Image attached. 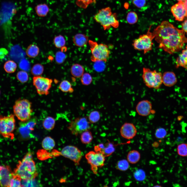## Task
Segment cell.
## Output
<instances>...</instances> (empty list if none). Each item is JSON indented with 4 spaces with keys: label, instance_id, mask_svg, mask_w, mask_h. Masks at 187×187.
<instances>
[{
    "label": "cell",
    "instance_id": "6da1fadb",
    "mask_svg": "<svg viewBox=\"0 0 187 187\" xmlns=\"http://www.w3.org/2000/svg\"><path fill=\"white\" fill-rule=\"evenodd\" d=\"M152 33L159 48L170 54L180 51L187 37L182 30L179 29L167 21H163L154 29Z\"/></svg>",
    "mask_w": 187,
    "mask_h": 187
},
{
    "label": "cell",
    "instance_id": "7a4b0ae2",
    "mask_svg": "<svg viewBox=\"0 0 187 187\" xmlns=\"http://www.w3.org/2000/svg\"><path fill=\"white\" fill-rule=\"evenodd\" d=\"M13 172L23 180L35 179L38 175V173L30 152H27L21 161H19Z\"/></svg>",
    "mask_w": 187,
    "mask_h": 187
},
{
    "label": "cell",
    "instance_id": "3957f363",
    "mask_svg": "<svg viewBox=\"0 0 187 187\" xmlns=\"http://www.w3.org/2000/svg\"><path fill=\"white\" fill-rule=\"evenodd\" d=\"M94 18L97 22L101 24L105 30L109 29L111 26L117 28L119 25L116 14L112 13L110 7L99 10L94 15Z\"/></svg>",
    "mask_w": 187,
    "mask_h": 187
},
{
    "label": "cell",
    "instance_id": "277c9868",
    "mask_svg": "<svg viewBox=\"0 0 187 187\" xmlns=\"http://www.w3.org/2000/svg\"><path fill=\"white\" fill-rule=\"evenodd\" d=\"M14 115L22 122H26L31 118L33 110L32 103L25 99H19L15 102L13 106Z\"/></svg>",
    "mask_w": 187,
    "mask_h": 187
},
{
    "label": "cell",
    "instance_id": "5b68a950",
    "mask_svg": "<svg viewBox=\"0 0 187 187\" xmlns=\"http://www.w3.org/2000/svg\"><path fill=\"white\" fill-rule=\"evenodd\" d=\"M88 43L92 54L91 60L94 62L99 61L106 62L110 54L108 46L103 43L98 44L91 40L89 41Z\"/></svg>",
    "mask_w": 187,
    "mask_h": 187
},
{
    "label": "cell",
    "instance_id": "8992f818",
    "mask_svg": "<svg viewBox=\"0 0 187 187\" xmlns=\"http://www.w3.org/2000/svg\"><path fill=\"white\" fill-rule=\"evenodd\" d=\"M142 77L145 85L150 88L158 89L163 83L162 73L155 70L143 68Z\"/></svg>",
    "mask_w": 187,
    "mask_h": 187
},
{
    "label": "cell",
    "instance_id": "52a82bcc",
    "mask_svg": "<svg viewBox=\"0 0 187 187\" xmlns=\"http://www.w3.org/2000/svg\"><path fill=\"white\" fill-rule=\"evenodd\" d=\"M14 115L6 116L0 115V134L4 137L13 139V133L16 127Z\"/></svg>",
    "mask_w": 187,
    "mask_h": 187
},
{
    "label": "cell",
    "instance_id": "ba28073f",
    "mask_svg": "<svg viewBox=\"0 0 187 187\" xmlns=\"http://www.w3.org/2000/svg\"><path fill=\"white\" fill-rule=\"evenodd\" d=\"M154 36L150 31L149 29L146 34L140 35L133 40L132 45L134 49L139 51H143L144 54L152 50V42Z\"/></svg>",
    "mask_w": 187,
    "mask_h": 187
},
{
    "label": "cell",
    "instance_id": "9c48e42d",
    "mask_svg": "<svg viewBox=\"0 0 187 187\" xmlns=\"http://www.w3.org/2000/svg\"><path fill=\"white\" fill-rule=\"evenodd\" d=\"M90 123L86 117H77L69 123L68 128L72 134L77 136L84 131L89 130Z\"/></svg>",
    "mask_w": 187,
    "mask_h": 187
},
{
    "label": "cell",
    "instance_id": "30bf717a",
    "mask_svg": "<svg viewBox=\"0 0 187 187\" xmlns=\"http://www.w3.org/2000/svg\"><path fill=\"white\" fill-rule=\"evenodd\" d=\"M53 81L51 79L40 76L33 78V83L37 93L40 95H47L49 94V90L52 86Z\"/></svg>",
    "mask_w": 187,
    "mask_h": 187
},
{
    "label": "cell",
    "instance_id": "8fae6325",
    "mask_svg": "<svg viewBox=\"0 0 187 187\" xmlns=\"http://www.w3.org/2000/svg\"><path fill=\"white\" fill-rule=\"evenodd\" d=\"M85 157L88 163L91 166V169L94 173L97 172L98 167L104 165L105 157L101 153L91 151L87 153Z\"/></svg>",
    "mask_w": 187,
    "mask_h": 187
},
{
    "label": "cell",
    "instance_id": "7c38bea8",
    "mask_svg": "<svg viewBox=\"0 0 187 187\" xmlns=\"http://www.w3.org/2000/svg\"><path fill=\"white\" fill-rule=\"evenodd\" d=\"M61 153L62 156L72 161L76 166L79 164L82 156V153L80 150L76 147L71 145L64 147Z\"/></svg>",
    "mask_w": 187,
    "mask_h": 187
},
{
    "label": "cell",
    "instance_id": "4fadbf2b",
    "mask_svg": "<svg viewBox=\"0 0 187 187\" xmlns=\"http://www.w3.org/2000/svg\"><path fill=\"white\" fill-rule=\"evenodd\" d=\"M36 123V119L33 118L20 124L18 132L19 136L22 139L27 140L30 138L31 132L34 130Z\"/></svg>",
    "mask_w": 187,
    "mask_h": 187
},
{
    "label": "cell",
    "instance_id": "5bb4252c",
    "mask_svg": "<svg viewBox=\"0 0 187 187\" xmlns=\"http://www.w3.org/2000/svg\"><path fill=\"white\" fill-rule=\"evenodd\" d=\"M171 11L176 20L183 21L187 14V5L185 3L179 2L173 5Z\"/></svg>",
    "mask_w": 187,
    "mask_h": 187
},
{
    "label": "cell",
    "instance_id": "9a60e30c",
    "mask_svg": "<svg viewBox=\"0 0 187 187\" xmlns=\"http://www.w3.org/2000/svg\"><path fill=\"white\" fill-rule=\"evenodd\" d=\"M137 132L136 128L132 123H125L121 127L120 134L122 137L127 139L133 138Z\"/></svg>",
    "mask_w": 187,
    "mask_h": 187
},
{
    "label": "cell",
    "instance_id": "2e32d148",
    "mask_svg": "<svg viewBox=\"0 0 187 187\" xmlns=\"http://www.w3.org/2000/svg\"><path fill=\"white\" fill-rule=\"evenodd\" d=\"M152 105L151 102L147 100H142L139 102L136 107L137 112L140 115L147 116L151 113Z\"/></svg>",
    "mask_w": 187,
    "mask_h": 187
},
{
    "label": "cell",
    "instance_id": "e0dca14e",
    "mask_svg": "<svg viewBox=\"0 0 187 187\" xmlns=\"http://www.w3.org/2000/svg\"><path fill=\"white\" fill-rule=\"evenodd\" d=\"M163 83L165 86H172L177 83V78L175 74L172 71H166L162 75Z\"/></svg>",
    "mask_w": 187,
    "mask_h": 187
},
{
    "label": "cell",
    "instance_id": "ac0fdd59",
    "mask_svg": "<svg viewBox=\"0 0 187 187\" xmlns=\"http://www.w3.org/2000/svg\"><path fill=\"white\" fill-rule=\"evenodd\" d=\"M73 41L76 46L82 47L86 45L88 42V37L84 34H77L73 37Z\"/></svg>",
    "mask_w": 187,
    "mask_h": 187
},
{
    "label": "cell",
    "instance_id": "d6986e66",
    "mask_svg": "<svg viewBox=\"0 0 187 187\" xmlns=\"http://www.w3.org/2000/svg\"><path fill=\"white\" fill-rule=\"evenodd\" d=\"M176 63V68L181 66L187 70V49L182 50L177 58Z\"/></svg>",
    "mask_w": 187,
    "mask_h": 187
},
{
    "label": "cell",
    "instance_id": "ffe728a7",
    "mask_svg": "<svg viewBox=\"0 0 187 187\" xmlns=\"http://www.w3.org/2000/svg\"><path fill=\"white\" fill-rule=\"evenodd\" d=\"M70 72L71 75L74 77L79 78L81 77L84 73V69L80 64H75L71 66Z\"/></svg>",
    "mask_w": 187,
    "mask_h": 187
},
{
    "label": "cell",
    "instance_id": "44dd1931",
    "mask_svg": "<svg viewBox=\"0 0 187 187\" xmlns=\"http://www.w3.org/2000/svg\"><path fill=\"white\" fill-rule=\"evenodd\" d=\"M141 155L139 152L137 150H133L130 151L127 156V160L130 163L135 164L137 163L139 160Z\"/></svg>",
    "mask_w": 187,
    "mask_h": 187
},
{
    "label": "cell",
    "instance_id": "7402d4cb",
    "mask_svg": "<svg viewBox=\"0 0 187 187\" xmlns=\"http://www.w3.org/2000/svg\"><path fill=\"white\" fill-rule=\"evenodd\" d=\"M55 145L54 140L50 136L45 137L42 142V146L44 149L50 150L53 149Z\"/></svg>",
    "mask_w": 187,
    "mask_h": 187
},
{
    "label": "cell",
    "instance_id": "603a6c76",
    "mask_svg": "<svg viewBox=\"0 0 187 187\" xmlns=\"http://www.w3.org/2000/svg\"><path fill=\"white\" fill-rule=\"evenodd\" d=\"M115 150L114 145L109 141L106 143L103 148L99 152L102 153L105 157L109 156L111 155Z\"/></svg>",
    "mask_w": 187,
    "mask_h": 187
},
{
    "label": "cell",
    "instance_id": "cb8c5ba5",
    "mask_svg": "<svg viewBox=\"0 0 187 187\" xmlns=\"http://www.w3.org/2000/svg\"><path fill=\"white\" fill-rule=\"evenodd\" d=\"M38 47L36 45L31 44L27 48L26 52L27 56L30 58H33L37 56L39 53Z\"/></svg>",
    "mask_w": 187,
    "mask_h": 187
},
{
    "label": "cell",
    "instance_id": "d4e9b609",
    "mask_svg": "<svg viewBox=\"0 0 187 187\" xmlns=\"http://www.w3.org/2000/svg\"><path fill=\"white\" fill-rule=\"evenodd\" d=\"M42 124L45 129L48 130H52L54 128L55 121L52 117L48 116L44 120Z\"/></svg>",
    "mask_w": 187,
    "mask_h": 187
},
{
    "label": "cell",
    "instance_id": "484cf974",
    "mask_svg": "<svg viewBox=\"0 0 187 187\" xmlns=\"http://www.w3.org/2000/svg\"><path fill=\"white\" fill-rule=\"evenodd\" d=\"M36 12L40 17L46 16L49 11L48 6L45 4H41L37 5L35 8Z\"/></svg>",
    "mask_w": 187,
    "mask_h": 187
},
{
    "label": "cell",
    "instance_id": "4316f807",
    "mask_svg": "<svg viewBox=\"0 0 187 187\" xmlns=\"http://www.w3.org/2000/svg\"><path fill=\"white\" fill-rule=\"evenodd\" d=\"M58 88L63 92L71 93L74 91V89L72 87L71 83L67 80H64L62 81L60 83Z\"/></svg>",
    "mask_w": 187,
    "mask_h": 187
},
{
    "label": "cell",
    "instance_id": "83f0119b",
    "mask_svg": "<svg viewBox=\"0 0 187 187\" xmlns=\"http://www.w3.org/2000/svg\"><path fill=\"white\" fill-rule=\"evenodd\" d=\"M81 134L80 140L83 144H88L91 142L93 139L92 133L89 130H86Z\"/></svg>",
    "mask_w": 187,
    "mask_h": 187
},
{
    "label": "cell",
    "instance_id": "f1b7e54d",
    "mask_svg": "<svg viewBox=\"0 0 187 187\" xmlns=\"http://www.w3.org/2000/svg\"><path fill=\"white\" fill-rule=\"evenodd\" d=\"M17 67V65L16 63L12 60H8L6 62L4 66V68L5 71L9 73L14 72Z\"/></svg>",
    "mask_w": 187,
    "mask_h": 187
},
{
    "label": "cell",
    "instance_id": "f546056e",
    "mask_svg": "<svg viewBox=\"0 0 187 187\" xmlns=\"http://www.w3.org/2000/svg\"><path fill=\"white\" fill-rule=\"evenodd\" d=\"M22 179L18 175L14 172L10 182L9 187H21Z\"/></svg>",
    "mask_w": 187,
    "mask_h": 187
},
{
    "label": "cell",
    "instance_id": "4dcf8cb0",
    "mask_svg": "<svg viewBox=\"0 0 187 187\" xmlns=\"http://www.w3.org/2000/svg\"><path fill=\"white\" fill-rule=\"evenodd\" d=\"M44 70V67L40 64H35L31 70V73L34 76H40L43 73Z\"/></svg>",
    "mask_w": 187,
    "mask_h": 187
},
{
    "label": "cell",
    "instance_id": "1f68e13d",
    "mask_svg": "<svg viewBox=\"0 0 187 187\" xmlns=\"http://www.w3.org/2000/svg\"><path fill=\"white\" fill-rule=\"evenodd\" d=\"M100 118L99 112L97 110L91 112L89 114L88 120L90 123H94L98 122Z\"/></svg>",
    "mask_w": 187,
    "mask_h": 187
},
{
    "label": "cell",
    "instance_id": "d6a6232c",
    "mask_svg": "<svg viewBox=\"0 0 187 187\" xmlns=\"http://www.w3.org/2000/svg\"><path fill=\"white\" fill-rule=\"evenodd\" d=\"M53 42L57 48H62L65 44V41L64 37L61 35L55 37Z\"/></svg>",
    "mask_w": 187,
    "mask_h": 187
},
{
    "label": "cell",
    "instance_id": "836d02e7",
    "mask_svg": "<svg viewBox=\"0 0 187 187\" xmlns=\"http://www.w3.org/2000/svg\"><path fill=\"white\" fill-rule=\"evenodd\" d=\"M127 160L122 159L119 161L116 166L117 169L120 171H124L127 170L129 167V164Z\"/></svg>",
    "mask_w": 187,
    "mask_h": 187
},
{
    "label": "cell",
    "instance_id": "e575fe53",
    "mask_svg": "<svg viewBox=\"0 0 187 187\" xmlns=\"http://www.w3.org/2000/svg\"><path fill=\"white\" fill-rule=\"evenodd\" d=\"M16 77L18 81L22 83L26 82L29 79L28 74L24 70L18 71Z\"/></svg>",
    "mask_w": 187,
    "mask_h": 187
},
{
    "label": "cell",
    "instance_id": "d590c367",
    "mask_svg": "<svg viewBox=\"0 0 187 187\" xmlns=\"http://www.w3.org/2000/svg\"><path fill=\"white\" fill-rule=\"evenodd\" d=\"M96 2V0H76V4L79 7L85 9L90 4Z\"/></svg>",
    "mask_w": 187,
    "mask_h": 187
},
{
    "label": "cell",
    "instance_id": "8d00e7d4",
    "mask_svg": "<svg viewBox=\"0 0 187 187\" xmlns=\"http://www.w3.org/2000/svg\"><path fill=\"white\" fill-rule=\"evenodd\" d=\"M138 17L137 14L134 11L129 12L126 17L127 22L129 24H133L137 21Z\"/></svg>",
    "mask_w": 187,
    "mask_h": 187
},
{
    "label": "cell",
    "instance_id": "74e56055",
    "mask_svg": "<svg viewBox=\"0 0 187 187\" xmlns=\"http://www.w3.org/2000/svg\"><path fill=\"white\" fill-rule=\"evenodd\" d=\"M177 152L178 155L182 157L187 156V144L182 143L178 145Z\"/></svg>",
    "mask_w": 187,
    "mask_h": 187
},
{
    "label": "cell",
    "instance_id": "f35d334b",
    "mask_svg": "<svg viewBox=\"0 0 187 187\" xmlns=\"http://www.w3.org/2000/svg\"><path fill=\"white\" fill-rule=\"evenodd\" d=\"M81 77V82L82 84L84 85H89L92 82V76L88 73H84Z\"/></svg>",
    "mask_w": 187,
    "mask_h": 187
},
{
    "label": "cell",
    "instance_id": "ab89813d",
    "mask_svg": "<svg viewBox=\"0 0 187 187\" xmlns=\"http://www.w3.org/2000/svg\"><path fill=\"white\" fill-rule=\"evenodd\" d=\"M133 176L135 179L138 181H143L145 179L146 177L144 171L141 169L136 171L134 173Z\"/></svg>",
    "mask_w": 187,
    "mask_h": 187
},
{
    "label": "cell",
    "instance_id": "60d3db41",
    "mask_svg": "<svg viewBox=\"0 0 187 187\" xmlns=\"http://www.w3.org/2000/svg\"><path fill=\"white\" fill-rule=\"evenodd\" d=\"M66 58V55L62 51H58L56 53L55 57L56 63L60 64L63 63Z\"/></svg>",
    "mask_w": 187,
    "mask_h": 187
},
{
    "label": "cell",
    "instance_id": "b9f144b4",
    "mask_svg": "<svg viewBox=\"0 0 187 187\" xmlns=\"http://www.w3.org/2000/svg\"><path fill=\"white\" fill-rule=\"evenodd\" d=\"M167 133V131L165 129L163 128H159L156 130L155 136L157 138L162 139L165 137Z\"/></svg>",
    "mask_w": 187,
    "mask_h": 187
},
{
    "label": "cell",
    "instance_id": "7bdbcfd3",
    "mask_svg": "<svg viewBox=\"0 0 187 187\" xmlns=\"http://www.w3.org/2000/svg\"><path fill=\"white\" fill-rule=\"evenodd\" d=\"M19 66L21 69L26 71L29 69L30 65L28 61L25 59H23L20 62Z\"/></svg>",
    "mask_w": 187,
    "mask_h": 187
},
{
    "label": "cell",
    "instance_id": "ee69618b",
    "mask_svg": "<svg viewBox=\"0 0 187 187\" xmlns=\"http://www.w3.org/2000/svg\"><path fill=\"white\" fill-rule=\"evenodd\" d=\"M133 4L138 8H141L145 5L146 0H133Z\"/></svg>",
    "mask_w": 187,
    "mask_h": 187
},
{
    "label": "cell",
    "instance_id": "f6af8a7d",
    "mask_svg": "<svg viewBox=\"0 0 187 187\" xmlns=\"http://www.w3.org/2000/svg\"><path fill=\"white\" fill-rule=\"evenodd\" d=\"M102 61H99L95 62L94 67L95 69L98 71H100L104 68V64Z\"/></svg>",
    "mask_w": 187,
    "mask_h": 187
},
{
    "label": "cell",
    "instance_id": "bcb514c9",
    "mask_svg": "<svg viewBox=\"0 0 187 187\" xmlns=\"http://www.w3.org/2000/svg\"><path fill=\"white\" fill-rule=\"evenodd\" d=\"M8 54V50L4 48H0V59H4Z\"/></svg>",
    "mask_w": 187,
    "mask_h": 187
},
{
    "label": "cell",
    "instance_id": "7dc6e473",
    "mask_svg": "<svg viewBox=\"0 0 187 187\" xmlns=\"http://www.w3.org/2000/svg\"><path fill=\"white\" fill-rule=\"evenodd\" d=\"M182 29L187 34V19L185 20L182 24Z\"/></svg>",
    "mask_w": 187,
    "mask_h": 187
},
{
    "label": "cell",
    "instance_id": "c3c4849f",
    "mask_svg": "<svg viewBox=\"0 0 187 187\" xmlns=\"http://www.w3.org/2000/svg\"><path fill=\"white\" fill-rule=\"evenodd\" d=\"M3 166H1L0 165V177L1 176V170L3 168Z\"/></svg>",
    "mask_w": 187,
    "mask_h": 187
},
{
    "label": "cell",
    "instance_id": "681fc988",
    "mask_svg": "<svg viewBox=\"0 0 187 187\" xmlns=\"http://www.w3.org/2000/svg\"><path fill=\"white\" fill-rule=\"evenodd\" d=\"M178 2L184 3L186 0H177Z\"/></svg>",
    "mask_w": 187,
    "mask_h": 187
},
{
    "label": "cell",
    "instance_id": "f907efd6",
    "mask_svg": "<svg viewBox=\"0 0 187 187\" xmlns=\"http://www.w3.org/2000/svg\"><path fill=\"white\" fill-rule=\"evenodd\" d=\"M184 3L187 5V0H186Z\"/></svg>",
    "mask_w": 187,
    "mask_h": 187
},
{
    "label": "cell",
    "instance_id": "816d5d0a",
    "mask_svg": "<svg viewBox=\"0 0 187 187\" xmlns=\"http://www.w3.org/2000/svg\"><path fill=\"white\" fill-rule=\"evenodd\" d=\"M186 49H187V45L186 46Z\"/></svg>",
    "mask_w": 187,
    "mask_h": 187
},
{
    "label": "cell",
    "instance_id": "f5cc1de1",
    "mask_svg": "<svg viewBox=\"0 0 187 187\" xmlns=\"http://www.w3.org/2000/svg\"><path fill=\"white\" fill-rule=\"evenodd\" d=\"M186 17H187V14H186Z\"/></svg>",
    "mask_w": 187,
    "mask_h": 187
},
{
    "label": "cell",
    "instance_id": "db71d44e",
    "mask_svg": "<svg viewBox=\"0 0 187 187\" xmlns=\"http://www.w3.org/2000/svg\"></svg>",
    "mask_w": 187,
    "mask_h": 187
},
{
    "label": "cell",
    "instance_id": "11a10c76",
    "mask_svg": "<svg viewBox=\"0 0 187 187\" xmlns=\"http://www.w3.org/2000/svg\"></svg>",
    "mask_w": 187,
    "mask_h": 187
}]
</instances>
